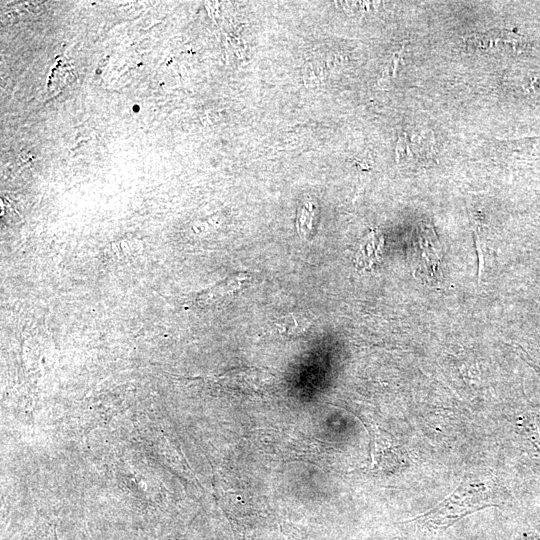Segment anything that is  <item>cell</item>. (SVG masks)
<instances>
[{"label": "cell", "instance_id": "7a4b0ae2", "mask_svg": "<svg viewBox=\"0 0 540 540\" xmlns=\"http://www.w3.org/2000/svg\"><path fill=\"white\" fill-rule=\"evenodd\" d=\"M416 268L426 276H433L440 263L439 242L432 228L421 224L417 231L416 247L414 246Z\"/></svg>", "mask_w": 540, "mask_h": 540}, {"label": "cell", "instance_id": "3957f363", "mask_svg": "<svg viewBox=\"0 0 540 540\" xmlns=\"http://www.w3.org/2000/svg\"><path fill=\"white\" fill-rule=\"evenodd\" d=\"M383 245V236L378 231L372 230L359 245L355 254L354 263L356 267L373 268L380 261Z\"/></svg>", "mask_w": 540, "mask_h": 540}, {"label": "cell", "instance_id": "5b68a950", "mask_svg": "<svg viewBox=\"0 0 540 540\" xmlns=\"http://www.w3.org/2000/svg\"><path fill=\"white\" fill-rule=\"evenodd\" d=\"M313 208L311 203H307L299 213L297 226L300 235L306 236L312 228Z\"/></svg>", "mask_w": 540, "mask_h": 540}, {"label": "cell", "instance_id": "277c9868", "mask_svg": "<svg viewBox=\"0 0 540 540\" xmlns=\"http://www.w3.org/2000/svg\"><path fill=\"white\" fill-rule=\"evenodd\" d=\"M246 279V273H236L229 276L217 283L215 286L202 291L197 297V302L201 305H207L213 301H216L238 290Z\"/></svg>", "mask_w": 540, "mask_h": 540}, {"label": "cell", "instance_id": "6da1fadb", "mask_svg": "<svg viewBox=\"0 0 540 540\" xmlns=\"http://www.w3.org/2000/svg\"><path fill=\"white\" fill-rule=\"evenodd\" d=\"M465 43L470 50L488 54H519L527 49V41L522 35L501 29L469 35Z\"/></svg>", "mask_w": 540, "mask_h": 540}, {"label": "cell", "instance_id": "8992f818", "mask_svg": "<svg viewBox=\"0 0 540 540\" xmlns=\"http://www.w3.org/2000/svg\"><path fill=\"white\" fill-rule=\"evenodd\" d=\"M308 326V322L305 320L298 321L297 318L294 315H289L284 318H281L278 322L276 327L279 328V330L284 332H295V331H302Z\"/></svg>", "mask_w": 540, "mask_h": 540}]
</instances>
